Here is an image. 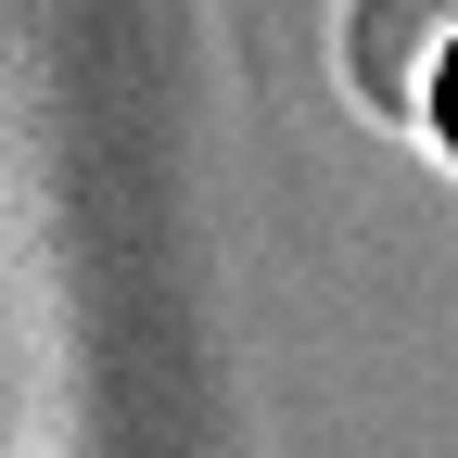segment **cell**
Masks as SVG:
<instances>
[{
    "label": "cell",
    "instance_id": "1",
    "mask_svg": "<svg viewBox=\"0 0 458 458\" xmlns=\"http://www.w3.org/2000/svg\"><path fill=\"white\" fill-rule=\"evenodd\" d=\"M408 128H420V153L458 179V26L420 51V77H408Z\"/></svg>",
    "mask_w": 458,
    "mask_h": 458
}]
</instances>
